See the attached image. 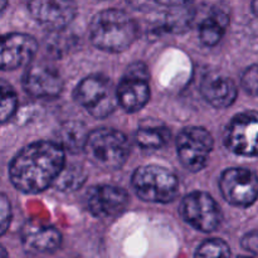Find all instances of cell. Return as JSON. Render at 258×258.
<instances>
[{
	"mask_svg": "<svg viewBox=\"0 0 258 258\" xmlns=\"http://www.w3.org/2000/svg\"><path fill=\"white\" fill-rule=\"evenodd\" d=\"M7 256H8V253H7V251H5V248L3 246H0V258L7 257Z\"/></svg>",
	"mask_w": 258,
	"mask_h": 258,
	"instance_id": "28",
	"label": "cell"
},
{
	"mask_svg": "<svg viewBox=\"0 0 258 258\" xmlns=\"http://www.w3.org/2000/svg\"><path fill=\"white\" fill-rule=\"evenodd\" d=\"M5 8H7V0H0V15L4 13Z\"/></svg>",
	"mask_w": 258,
	"mask_h": 258,
	"instance_id": "27",
	"label": "cell"
},
{
	"mask_svg": "<svg viewBox=\"0 0 258 258\" xmlns=\"http://www.w3.org/2000/svg\"><path fill=\"white\" fill-rule=\"evenodd\" d=\"M191 0H128L138 9H150L154 7H183Z\"/></svg>",
	"mask_w": 258,
	"mask_h": 258,
	"instance_id": "22",
	"label": "cell"
},
{
	"mask_svg": "<svg viewBox=\"0 0 258 258\" xmlns=\"http://www.w3.org/2000/svg\"><path fill=\"white\" fill-rule=\"evenodd\" d=\"M83 150L91 163L106 170L121 168L130 155L127 138L121 131L108 127L91 131Z\"/></svg>",
	"mask_w": 258,
	"mask_h": 258,
	"instance_id": "3",
	"label": "cell"
},
{
	"mask_svg": "<svg viewBox=\"0 0 258 258\" xmlns=\"http://www.w3.org/2000/svg\"><path fill=\"white\" fill-rule=\"evenodd\" d=\"M219 189L229 204L246 208L258 199V176L246 168L227 169L219 179Z\"/></svg>",
	"mask_w": 258,
	"mask_h": 258,
	"instance_id": "7",
	"label": "cell"
},
{
	"mask_svg": "<svg viewBox=\"0 0 258 258\" xmlns=\"http://www.w3.org/2000/svg\"><path fill=\"white\" fill-rule=\"evenodd\" d=\"M179 212L186 223L204 233L216 231L222 219L217 202L204 191H193L185 196Z\"/></svg>",
	"mask_w": 258,
	"mask_h": 258,
	"instance_id": "9",
	"label": "cell"
},
{
	"mask_svg": "<svg viewBox=\"0 0 258 258\" xmlns=\"http://www.w3.org/2000/svg\"><path fill=\"white\" fill-rule=\"evenodd\" d=\"M133 186L139 198L151 203H170L178 197V176L159 165H145L136 169Z\"/></svg>",
	"mask_w": 258,
	"mask_h": 258,
	"instance_id": "4",
	"label": "cell"
},
{
	"mask_svg": "<svg viewBox=\"0 0 258 258\" xmlns=\"http://www.w3.org/2000/svg\"><path fill=\"white\" fill-rule=\"evenodd\" d=\"M28 8L37 22L53 30L70 25L77 15L75 0H30Z\"/></svg>",
	"mask_w": 258,
	"mask_h": 258,
	"instance_id": "12",
	"label": "cell"
},
{
	"mask_svg": "<svg viewBox=\"0 0 258 258\" xmlns=\"http://www.w3.org/2000/svg\"><path fill=\"white\" fill-rule=\"evenodd\" d=\"M198 257H228L231 256V249L226 242L221 239H209L201 244L197 251Z\"/></svg>",
	"mask_w": 258,
	"mask_h": 258,
	"instance_id": "21",
	"label": "cell"
},
{
	"mask_svg": "<svg viewBox=\"0 0 258 258\" xmlns=\"http://www.w3.org/2000/svg\"><path fill=\"white\" fill-rule=\"evenodd\" d=\"M87 135H85L83 133V126L81 123L70 122L60 131L59 144L64 149H70L71 151L83 149Z\"/></svg>",
	"mask_w": 258,
	"mask_h": 258,
	"instance_id": "20",
	"label": "cell"
},
{
	"mask_svg": "<svg viewBox=\"0 0 258 258\" xmlns=\"http://www.w3.org/2000/svg\"><path fill=\"white\" fill-rule=\"evenodd\" d=\"M75 100L93 117L105 118L115 111L118 103L117 90L107 77L92 75L78 83Z\"/></svg>",
	"mask_w": 258,
	"mask_h": 258,
	"instance_id": "5",
	"label": "cell"
},
{
	"mask_svg": "<svg viewBox=\"0 0 258 258\" xmlns=\"http://www.w3.org/2000/svg\"><path fill=\"white\" fill-rule=\"evenodd\" d=\"M150 75L143 63L131 64L121 80L117 90V100L127 112L141 110L150 100Z\"/></svg>",
	"mask_w": 258,
	"mask_h": 258,
	"instance_id": "10",
	"label": "cell"
},
{
	"mask_svg": "<svg viewBox=\"0 0 258 258\" xmlns=\"http://www.w3.org/2000/svg\"><path fill=\"white\" fill-rule=\"evenodd\" d=\"M226 145L242 156H258V112L247 111L234 116L224 133Z\"/></svg>",
	"mask_w": 258,
	"mask_h": 258,
	"instance_id": "8",
	"label": "cell"
},
{
	"mask_svg": "<svg viewBox=\"0 0 258 258\" xmlns=\"http://www.w3.org/2000/svg\"><path fill=\"white\" fill-rule=\"evenodd\" d=\"M88 211L98 218H112L120 214L128 204V194L116 185L93 186L87 193Z\"/></svg>",
	"mask_w": 258,
	"mask_h": 258,
	"instance_id": "14",
	"label": "cell"
},
{
	"mask_svg": "<svg viewBox=\"0 0 258 258\" xmlns=\"http://www.w3.org/2000/svg\"><path fill=\"white\" fill-rule=\"evenodd\" d=\"M242 87L249 95L258 97V64L247 68L242 76Z\"/></svg>",
	"mask_w": 258,
	"mask_h": 258,
	"instance_id": "23",
	"label": "cell"
},
{
	"mask_svg": "<svg viewBox=\"0 0 258 258\" xmlns=\"http://www.w3.org/2000/svg\"><path fill=\"white\" fill-rule=\"evenodd\" d=\"M90 37L98 49L108 53L123 52L135 42L138 24L122 10H103L91 22Z\"/></svg>",
	"mask_w": 258,
	"mask_h": 258,
	"instance_id": "2",
	"label": "cell"
},
{
	"mask_svg": "<svg viewBox=\"0 0 258 258\" xmlns=\"http://www.w3.org/2000/svg\"><path fill=\"white\" fill-rule=\"evenodd\" d=\"M171 131L163 125H143L136 133V143L144 149H160L170 140Z\"/></svg>",
	"mask_w": 258,
	"mask_h": 258,
	"instance_id": "18",
	"label": "cell"
},
{
	"mask_svg": "<svg viewBox=\"0 0 258 258\" xmlns=\"http://www.w3.org/2000/svg\"><path fill=\"white\" fill-rule=\"evenodd\" d=\"M64 164V148L59 143L37 141L22 149L13 159L10 180L23 193H40L55 183Z\"/></svg>",
	"mask_w": 258,
	"mask_h": 258,
	"instance_id": "1",
	"label": "cell"
},
{
	"mask_svg": "<svg viewBox=\"0 0 258 258\" xmlns=\"http://www.w3.org/2000/svg\"><path fill=\"white\" fill-rule=\"evenodd\" d=\"M212 149L213 138L204 127H185L176 139L179 160L190 171H199L207 165Z\"/></svg>",
	"mask_w": 258,
	"mask_h": 258,
	"instance_id": "6",
	"label": "cell"
},
{
	"mask_svg": "<svg viewBox=\"0 0 258 258\" xmlns=\"http://www.w3.org/2000/svg\"><path fill=\"white\" fill-rule=\"evenodd\" d=\"M24 90L35 98H54L63 88L59 72L47 63H35L28 67L23 78Z\"/></svg>",
	"mask_w": 258,
	"mask_h": 258,
	"instance_id": "13",
	"label": "cell"
},
{
	"mask_svg": "<svg viewBox=\"0 0 258 258\" xmlns=\"http://www.w3.org/2000/svg\"><path fill=\"white\" fill-rule=\"evenodd\" d=\"M251 7H252V12H253V14L256 15V17H258V0H253Z\"/></svg>",
	"mask_w": 258,
	"mask_h": 258,
	"instance_id": "26",
	"label": "cell"
},
{
	"mask_svg": "<svg viewBox=\"0 0 258 258\" xmlns=\"http://www.w3.org/2000/svg\"><path fill=\"white\" fill-rule=\"evenodd\" d=\"M204 100L217 108L231 106L237 98V87L232 80L221 75H208L201 82Z\"/></svg>",
	"mask_w": 258,
	"mask_h": 258,
	"instance_id": "16",
	"label": "cell"
},
{
	"mask_svg": "<svg viewBox=\"0 0 258 258\" xmlns=\"http://www.w3.org/2000/svg\"><path fill=\"white\" fill-rule=\"evenodd\" d=\"M242 247L246 251L258 256V232H251V233L246 234L242 239Z\"/></svg>",
	"mask_w": 258,
	"mask_h": 258,
	"instance_id": "25",
	"label": "cell"
},
{
	"mask_svg": "<svg viewBox=\"0 0 258 258\" xmlns=\"http://www.w3.org/2000/svg\"><path fill=\"white\" fill-rule=\"evenodd\" d=\"M18 97L14 88L7 81L0 80V123L7 122L17 111Z\"/></svg>",
	"mask_w": 258,
	"mask_h": 258,
	"instance_id": "19",
	"label": "cell"
},
{
	"mask_svg": "<svg viewBox=\"0 0 258 258\" xmlns=\"http://www.w3.org/2000/svg\"><path fill=\"white\" fill-rule=\"evenodd\" d=\"M38 44L32 35L10 33L0 35V71H13L29 64Z\"/></svg>",
	"mask_w": 258,
	"mask_h": 258,
	"instance_id": "11",
	"label": "cell"
},
{
	"mask_svg": "<svg viewBox=\"0 0 258 258\" xmlns=\"http://www.w3.org/2000/svg\"><path fill=\"white\" fill-rule=\"evenodd\" d=\"M229 24V14L224 8L214 7L199 25V38L203 44L213 47L226 33Z\"/></svg>",
	"mask_w": 258,
	"mask_h": 258,
	"instance_id": "17",
	"label": "cell"
},
{
	"mask_svg": "<svg viewBox=\"0 0 258 258\" xmlns=\"http://www.w3.org/2000/svg\"><path fill=\"white\" fill-rule=\"evenodd\" d=\"M22 241L33 253H52L60 247L62 236L54 227L29 223L23 229Z\"/></svg>",
	"mask_w": 258,
	"mask_h": 258,
	"instance_id": "15",
	"label": "cell"
},
{
	"mask_svg": "<svg viewBox=\"0 0 258 258\" xmlns=\"http://www.w3.org/2000/svg\"><path fill=\"white\" fill-rule=\"evenodd\" d=\"M12 221V207L4 194H0V236L9 228Z\"/></svg>",
	"mask_w": 258,
	"mask_h": 258,
	"instance_id": "24",
	"label": "cell"
}]
</instances>
